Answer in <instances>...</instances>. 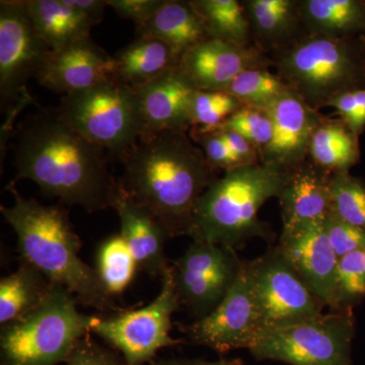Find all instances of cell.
Returning <instances> with one entry per match:
<instances>
[{"label":"cell","mask_w":365,"mask_h":365,"mask_svg":"<svg viewBox=\"0 0 365 365\" xmlns=\"http://www.w3.org/2000/svg\"><path fill=\"white\" fill-rule=\"evenodd\" d=\"M162 4L163 0H107L118 16L133 21L135 26L148 20Z\"/></svg>","instance_id":"cell-39"},{"label":"cell","mask_w":365,"mask_h":365,"mask_svg":"<svg viewBox=\"0 0 365 365\" xmlns=\"http://www.w3.org/2000/svg\"><path fill=\"white\" fill-rule=\"evenodd\" d=\"M215 130L220 132L228 148L244 163V165H254L260 160L258 150L245 137L240 135L237 132L230 130V129L222 128V127L216 128Z\"/></svg>","instance_id":"cell-40"},{"label":"cell","mask_w":365,"mask_h":365,"mask_svg":"<svg viewBox=\"0 0 365 365\" xmlns=\"http://www.w3.org/2000/svg\"><path fill=\"white\" fill-rule=\"evenodd\" d=\"M95 269L106 292L112 297L123 294L139 270L133 255L120 234L101 242L96 254Z\"/></svg>","instance_id":"cell-29"},{"label":"cell","mask_w":365,"mask_h":365,"mask_svg":"<svg viewBox=\"0 0 365 365\" xmlns=\"http://www.w3.org/2000/svg\"><path fill=\"white\" fill-rule=\"evenodd\" d=\"M64 119L91 143L121 163L143 135L136 91L114 81L68 93L58 108Z\"/></svg>","instance_id":"cell-6"},{"label":"cell","mask_w":365,"mask_h":365,"mask_svg":"<svg viewBox=\"0 0 365 365\" xmlns=\"http://www.w3.org/2000/svg\"><path fill=\"white\" fill-rule=\"evenodd\" d=\"M115 210L121 223L120 235L126 242L139 270L155 277H163L170 266L165 256V228L145 209L136 205L119 188Z\"/></svg>","instance_id":"cell-20"},{"label":"cell","mask_w":365,"mask_h":365,"mask_svg":"<svg viewBox=\"0 0 365 365\" xmlns=\"http://www.w3.org/2000/svg\"><path fill=\"white\" fill-rule=\"evenodd\" d=\"M29 13L51 51L90 39L96 24L66 0H26Z\"/></svg>","instance_id":"cell-24"},{"label":"cell","mask_w":365,"mask_h":365,"mask_svg":"<svg viewBox=\"0 0 365 365\" xmlns=\"http://www.w3.org/2000/svg\"><path fill=\"white\" fill-rule=\"evenodd\" d=\"M266 63L267 59L257 47L208 39L185 52L179 67L197 90L225 91L242 71Z\"/></svg>","instance_id":"cell-17"},{"label":"cell","mask_w":365,"mask_h":365,"mask_svg":"<svg viewBox=\"0 0 365 365\" xmlns=\"http://www.w3.org/2000/svg\"><path fill=\"white\" fill-rule=\"evenodd\" d=\"M199 365H242V361L241 359H222L213 362L200 361Z\"/></svg>","instance_id":"cell-43"},{"label":"cell","mask_w":365,"mask_h":365,"mask_svg":"<svg viewBox=\"0 0 365 365\" xmlns=\"http://www.w3.org/2000/svg\"><path fill=\"white\" fill-rule=\"evenodd\" d=\"M299 18L304 35L347 38L365 26V4L357 0H302Z\"/></svg>","instance_id":"cell-25"},{"label":"cell","mask_w":365,"mask_h":365,"mask_svg":"<svg viewBox=\"0 0 365 365\" xmlns=\"http://www.w3.org/2000/svg\"><path fill=\"white\" fill-rule=\"evenodd\" d=\"M242 107L227 91L197 90L192 105V128L215 130Z\"/></svg>","instance_id":"cell-33"},{"label":"cell","mask_w":365,"mask_h":365,"mask_svg":"<svg viewBox=\"0 0 365 365\" xmlns=\"http://www.w3.org/2000/svg\"><path fill=\"white\" fill-rule=\"evenodd\" d=\"M242 262L235 249L193 241L170 266L180 307L197 321L212 313L235 284Z\"/></svg>","instance_id":"cell-12"},{"label":"cell","mask_w":365,"mask_h":365,"mask_svg":"<svg viewBox=\"0 0 365 365\" xmlns=\"http://www.w3.org/2000/svg\"><path fill=\"white\" fill-rule=\"evenodd\" d=\"M134 91L143 114V135L192 128V105L197 88L179 66Z\"/></svg>","instance_id":"cell-18"},{"label":"cell","mask_w":365,"mask_h":365,"mask_svg":"<svg viewBox=\"0 0 365 365\" xmlns=\"http://www.w3.org/2000/svg\"><path fill=\"white\" fill-rule=\"evenodd\" d=\"M113 81L138 88L179 66L181 57L163 41L138 37L113 56Z\"/></svg>","instance_id":"cell-21"},{"label":"cell","mask_w":365,"mask_h":365,"mask_svg":"<svg viewBox=\"0 0 365 365\" xmlns=\"http://www.w3.org/2000/svg\"><path fill=\"white\" fill-rule=\"evenodd\" d=\"M66 365H123L116 355L105 349L90 337L81 338L72 350Z\"/></svg>","instance_id":"cell-38"},{"label":"cell","mask_w":365,"mask_h":365,"mask_svg":"<svg viewBox=\"0 0 365 365\" xmlns=\"http://www.w3.org/2000/svg\"><path fill=\"white\" fill-rule=\"evenodd\" d=\"M51 49L38 32L26 0L0 1V108L6 115L1 153L6 151L14 120L33 104L28 83L38 74Z\"/></svg>","instance_id":"cell-8"},{"label":"cell","mask_w":365,"mask_h":365,"mask_svg":"<svg viewBox=\"0 0 365 365\" xmlns=\"http://www.w3.org/2000/svg\"><path fill=\"white\" fill-rule=\"evenodd\" d=\"M288 90L277 74L271 73L265 67H254L242 71L223 91L244 106L265 109Z\"/></svg>","instance_id":"cell-30"},{"label":"cell","mask_w":365,"mask_h":365,"mask_svg":"<svg viewBox=\"0 0 365 365\" xmlns=\"http://www.w3.org/2000/svg\"><path fill=\"white\" fill-rule=\"evenodd\" d=\"M364 297L365 251H355L338 262L333 311L352 309Z\"/></svg>","instance_id":"cell-32"},{"label":"cell","mask_w":365,"mask_h":365,"mask_svg":"<svg viewBox=\"0 0 365 365\" xmlns=\"http://www.w3.org/2000/svg\"><path fill=\"white\" fill-rule=\"evenodd\" d=\"M121 163L122 193L148 211L170 237L190 235L196 204L218 177L187 131L141 136Z\"/></svg>","instance_id":"cell-2"},{"label":"cell","mask_w":365,"mask_h":365,"mask_svg":"<svg viewBox=\"0 0 365 365\" xmlns=\"http://www.w3.org/2000/svg\"><path fill=\"white\" fill-rule=\"evenodd\" d=\"M332 213L343 222L365 230V185L349 172L334 174L331 180Z\"/></svg>","instance_id":"cell-31"},{"label":"cell","mask_w":365,"mask_h":365,"mask_svg":"<svg viewBox=\"0 0 365 365\" xmlns=\"http://www.w3.org/2000/svg\"><path fill=\"white\" fill-rule=\"evenodd\" d=\"M247 262L262 335L323 314L325 306L314 297L277 246Z\"/></svg>","instance_id":"cell-11"},{"label":"cell","mask_w":365,"mask_h":365,"mask_svg":"<svg viewBox=\"0 0 365 365\" xmlns=\"http://www.w3.org/2000/svg\"><path fill=\"white\" fill-rule=\"evenodd\" d=\"M78 299L53 283L42 302L24 318L1 326L4 365H57L67 361L81 338L90 334L97 316L78 309Z\"/></svg>","instance_id":"cell-5"},{"label":"cell","mask_w":365,"mask_h":365,"mask_svg":"<svg viewBox=\"0 0 365 365\" xmlns=\"http://www.w3.org/2000/svg\"><path fill=\"white\" fill-rule=\"evenodd\" d=\"M113 56L91 38L50 51L38 74L41 86L63 96L113 81Z\"/></svg>","instance_id":"cell-16"},{"label":"cell","mask_w":365,"mask_h":365,"mask_svg":"<svg viewBox=\"0 0 365 365\" xmlns=\"http://www.w3.org/2000/svg\"><path fill=\"white\" fill-rule=\"evenodd\" d=\"M189 133L193 143L200 145L206 160L213 169L227 172L246 165L228 148L220 132L194 127L190 129Z\"/></svg>","instance_id":"cell-35"},{"label":"cell","mask_w":365,"mask_h":365,"mask_svg":"<svg viewBox=\"0 0 365 365\" xmlns=\"http://www.w3.org/2000/svg\"><path fill=\"white\" fill-rule=\"evenodd\" d=\"M160 294L148 306L97 319L91 332L122 353L124 365H143L158 350L179 344L170 337L172 314L180 307L170 267L162 278Z\"/></svg>","instance_id":"cell-10"},{"label":"cell","mask_w":365,"mask_h":365,"mask_svg":"<svg viewBox=\"0 0 365 365\" xmlns=\"http://www.w3.org/2000/svg\"><path fill=\"white\" fill-rule=\"evenodd\" d=\"M53 283L30 264L0 280V324L14 323L32 312L45 299Z\"/></svg>","instance_id":"cell-26"},{"label":"cell","mask_w":365,"mask_h":365,"mask_svg":"<svg viewBox=\"0 0 365 365\" xmlns=\"http://www.w3.org/2000/svg\"><path fill=\"white\" fill-rule=\"evenodd\" d=\"M309 157L330 174L349 172L359 160L357 135L342 120L323 117L312 137Z\"/></svg>","instance_id":"cell-27"},{"label":"cell","mask_w":365,"mask_h":365,"mask_svg":"<svg viewBox=\"0 0 365 365\" xmlns=\"http://www.w3.org/2000/svg\"><path fill=\"white\" fill-rule=\"evenodd\" d=\"M220 127L230 129L245 137L258 150L259 155L270 143L273 136L272 119L267 110L262 108L244 106Z\"/></svg>","instance_id":"cell-34"},{"label":"cell","mask_w":365,"mask_h":365,"mask_svg":"<svg viewBox=\"0 0 365 365\" xmlns=\"http://www.w3.org/2000/svg\"><path fill=\"white\" fill-rule=\"evenodd\" d=\"M265 109L272 119L273 136L259 155L260 163L289 173L306 162L323 117L290 88Z\"/></svg>","instance_id":"cell-14"},{"label":"cell","mask_w":365,"mask_h":365,"mask_svg":"<svg viewBox=\"0 0 365 365\" xmlns=\"http://www.w3.org/2000/svg\"><path fill=\"white\" fill-rule=\"evenodd\" d=\"M332 176L312 160L288 173L277 197L283 222L280 237H292L326 222L332 213Z\"/></svg>","instance_id":"cell-15"},{"label":"cell","mask_w":365,"mask_h":365,"mask_svg":"<svg viewBox=\"0 0 365 365\" xmlns=\"http://www.w3.org/2000/svg\"><path fill=\"white\" fill-rule=\"evenodd\" d=\"M324 223L292 237H280L277 247L314 297L333 309L339 257L334 251Z\"/></svg>","instance_id":"cell-19"},{"label":"cell","mask_w":365,"mask_h":365,"mask_svg":"<svg viewBox=\"0 0 365 365\" xmlns=\"http://www.w3.org/2000/svg\"><path fill=\"white\" fill-rule=\"evenodd\" d=\"M138 37L155 38L170 45L180 57L208 40L205 26L191 1L163 0L148 20L136 26Z\"/></svg>","instance_id":"cell-22"},{"label":"cell","mask_w":365,"mask_h":365,"mask_svg":"<svg viewBox=\"0 0 365 365\" xmlns=\"http://www.w3.org/2000/svg\"><path fill=\"white\" fill-rule=\"evenodd\" d=\"M339 113L341 120L357 136L365 127V88L347 91L336 96L328 103Z\"/></svg>","instance_id":"cell-37"},{"label":"cell","mask_w":365,"mask_h":365,"mask_svg":"<svg viewBox=\"0 0 365 365\" xmlns=\"http://www.w3.org/2000/svg\"><path fill=\"white\" fill-rule=\"evenodd\" d=\"M201 360L198 359H174L160 360L155 365H199Z\"/></svg>","instance_id":"cell-42"},{"label":"cell","mask_w":365,"mask_h":365,"mask_svg":"<svg viewBox=\"0 0 365 365\" xmlns=\"http://www.w3.org/2000/svg\"><path fill=\"white\" fill-rule=\"evenodd\" d=\"M18 180L35 182L44 195L88 212L114 207L119 184L105 150L91 143L57 109H42L25 118L14 132Z\"/></svg>","instance_id":"cell-1"},{"label":"cell","mask_w":365,"mask_h":365,"mask_svg":"<svg viewBox=\"0 0 365 365\" xmlns=\"http://www.w3.org/2000/svg\"><path fill=\"white\" fill-rule=\"evenodd\" d=\"M186 333L196 344L220 353L253 347L262 327L248 262H242L235 284L215 311L190 325Z\"/></svg>","instance_id":"cell-13"},{"label":"cell","mask_w":365,"mask_h":365,"mask_svg":"<svg viewBox=\"0 0 365 365\" xmlns=\"http://www.w3.org/2000/svg\"><path fill=\"white\" fill-rule=\"evenodd\" d=\"M276 67L281 81L317 111L359 88V66L347 38L304 35L278 53Z\"/></svg>","instance_id":"cell-7"},{"label":"cell","mask_w":365,"mask_h":365,"mask_svg":"<svg viewBox=\"0 0 365 365\" xmlns=\"http://www.w3.org/2000/svg\"><path fill=\"white\" fill-rule=\"evenodd\" d=\"M191 4L200 16L209 39L251 47V28L244 4L237 0H192Z\"/></svg>","instance_id":"cell-28"},{"label":"cell","mask_w":365,"mask_h":365,"mask_svg":"<svg viewBox=\"0 0 365 365\" xmlns=\"http://www.w3.org/2000/svg\"><path fill=\"white\" fill-rule=\"evenodd\" d=\"M325 230L337 256L355 251H365V230L343 222L333 213L327 218Z\"/></svg>","instance_id":"cell-36"},{"label":"cell","mask_w":365,"mask_h":365,"mask_svg":"<svg viewBox=\"0 0 365 365\" xmlns=\"http://www.w3.org/2000/svg\"><path fill=\"white\" fill-rule=\"evenodd\" d=\"M66 4L78 9L96 25L104 19L105 9L108 6L107 0H66Z\"/></svg>","instance_id":"cell-41"},{"label":"cell","mask_w":365,"mask_h":365,"mask_svg":"<svg viewBox=\"0 0 365 365\" xmlns=\"http://www.w3.org/2000/svg\"><path fill=\"white\" fill-rule=\"evenodd\" d=\"M354 336L352 309H341L264 334L250 351L290 365H352Z\"/></svg>","instance_id":"cell-9"},{"label":"cell","mask_w":365,"mask_h":365,"mask_svg":"<svg viewBox=\"0 0 365 365\" xmlns=\"http://www.w3.org/2000/svg\"><path fill=\"white\" fill-rule=\"evenodd\" d=\"M13 205H1L2 215L18 237L24 263L44 274L52 283L61 285L79 304L101 312L116 309L97 271L79 258L81 241L61 206L43 205L19 193L14 182L7 186Z\"/></svg>","instance_id":"cell-3"},{"label":"cell","mask_w":365,"mask_h":365,"mask_svg":"<svg viewBox=\"0 0 365 365\" xmlns=\"http://www.w3.org/2000/svg\"><path fill=\"white\" fill-rule=\"evenodd\" d=\"M287 176L261 163L225 172L197 202L189 237L235 250L253 237L270 241L272 232L259 211L279 195Z\"/></svg>","instance_id":"cell-4"},{"label":"cell","mask_w":365,"mask_h":365,"mask_svg":"<svg viewBox=\"0 0 365 365\" xmlns=\"http://www.w3.org/2000/svg\"><path fill=\"white\" fill-rule=\"evenodd\" d=\"M244 6L252 37L256 39L260 51L264 49L282 51L302 37H297V32L302 29L299 1L247 0Z\"/></svg>","instance_id":"cell-23"}]
</instances>
